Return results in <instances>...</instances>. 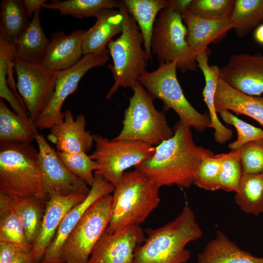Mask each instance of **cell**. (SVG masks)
Masks as SVG:
<instances>
[{"instance_id":"cell-14","label":"cell","mask_w":263,"mask_h":263,"mask_svg":"<svg viewBox=\"0 0 263 263\" xmlns=\"http://www.w3.org/2000/svg\"><path fill=\"white\" fill-rule=\"evenodd\" d=\"M145 238L139 225H130L111 234L105 231L94 248L88 263H134L135 249Z\"/></svg>"},{"instance_id":"cell-23","label":"cell","mask_w":263,"mask_h":263,"mask_svg":"<svg viewBox=\"0 0 263 263\" xmlns=\"http://www.w3.org/2000/svg\"><path fill=\"white\" fill-rule=\"evenodd\" d=\"M44 200L24 199L0 194V213L11 210L18 215L27 242L33 246L39 233L45 211Z\"/></svg>"},{"instance_id":"cell-24","label":"cell","mask_w":263,"mask_h":263,"mask_svg":"<svg viewBox=\"0 0 263 263\" xmlns=\"http://www.w3.org/2000/svg\"><path fill=\"white\" fill-rule=\"evenodd\" d=\"M209 49L195 56L197 66L203 72L205 86L203 91L204 100L209 112L211 122L208 128L214 130V136L216 141L224 144L232 137L233 131L226 128L219 120L216 112L214 98L217 83L220 79V68L216 65L209 66L208 63Z\"/></svg>"},{"instance_id":"cell-42","label":"cell","mask_w":263,"mask_h":263,"mask_svg":"<svg viewBox=\"0 0 263 263\" xmlns=\"http://www.w3.org/2000/svg\"><path fill=\"white\" fill-rule=\"evenodd\" d=\"M191 1L192 0H169L168 7L181 15L183 17Z\"/></svg>"},{"instance_id":"cell-43","label":"cell","mask_w":263,"mask_h":263,"mask_svg":"<svg viewBox=\"0 0 263 263\" xmlns=\"http://www.w3.org/2000/svg\"><path fill=\"white\" fill-rule=\"evenodd\" d=\"M47 1L46 0H23V3L29 17L32 18L33 14L37 9L42 8Z\"/></svg>"},{"instance_id":"cell-5","label":"cell","mask_w":263,"mask_h":263,"mask_svg":"<svg viewBox=\"0 0 263 263\" xmlns=\"http://www.w3.org/2000/svg\"><path fill=\"white\" fill-rule=\"evenodd\" d=\"M118 9L123 16V28L120 36L107 45L113 61L108 67L114 79L106 95L107 99L112 98L121 87L133 91L139 77L146 71L148 61L143 35L122 0L119 1Z\"/></svg>"},{"instance_id":"cell-41","label":"cell","mask_w":263,"mask_h":263,"mask_svg":"<svg viewBox=\"0 0 263 263\" xmlns=\"http://www.w3.org/2000/svg\"><path fill=\"white\" fill-rule=\"evenodd\" d=\"M21 251H25L18 245L0 242V263H13L18 254Z\"/></svg>"},{"instance_id":"cell-1","label":"cell","mask_w":263,"mask_h":263,"mask_svg":"<svg viewBox=\"0 0 263 263\" xmlns=\"http://www.w3.org/2000/svg\"><path fill=\"white\" fill-rule=\"evenodd\" d=\"M173 131L172 137L155 147L151 158L135 168L159 188L173 185L189 188L194 184L202 161L214 154L210 150L197 146L190 128L180 121L175 123Z\"/></svg>"},{"instance_id":"cell-10","label":"cell","mask_w":263,"mask_h":263,"mask_svg":"<svg viewBox=\"0 0 263 263\" xmlns=\"http://www.w3.org/2000/svg\"><path fill=\"white\" fill-rule=\"evenodd\" d=\"M94 135L95 150L90 155L98 166L94 174L101 175L114 186L120 181L125 171L151 158L155 147L137 141L110 140Z\"/></svg>"},{"instance_id":"cell-13","label":"cell","mask_w":263,"mask_h":263,"mask_svg":"<svg viewBox=\"0 0 263 263\" xmlns=\"http://www.w3.org/2000/svg\"><path fill=\"white\" fill-rule=\"evenodd\" d=\"M35 141L38 148L39 172L46 198L54 193L61 195L75 193L87 195L90 191L87 184L68 169L57 151L42 134L38 133Z\"/></svg>"},{"instance_id":"cell-38","label":"cell","mask_w":263,"mask_h":263,"mask_svg":"<svg viewBox=\"0 0 263 263\" xmlns=\"http://www.w3.org/2000/svg\"><path fill=\"white\" fill-rule=\"evenodd\" d=\"M234 0H192L188 10L198 18L217 19L230 17Z\"/></svg>"},{"instance_id":"cell-15","label":"cell","mask_w":263,"mask_h":263,"mask_svg":"<svg viewBox=\"0 0 263 263\" xmlns=\"http://www.w3.org/2000/svg\"><path fill=\"white\" fill-rule=\"evenodd\" d=\"M219 77L243 94L260 96L263 94V55L231 56L227 64L220 68Z\"/></svg>"},{"instance_id":"cell-9","label":"cell","mask_w":263,"mask_h":263,"mask_svg":"<svg viewBox=\"0 0 263 263\" xmlns=\"http://www.w3.org/2000/svg\"><path fill=\"white\" fill-rule=\"evenodd\" d=\"M112 206V195L108 194L87 209L65 240L61 256L63 263H88L110 224Z\"/></svg>"},{"instance_id":"cell-16","label":"cell","mask_w":263,"mask_h":263,"mask_svg":"<svg viewBox=\"0 0 263 263\" xmlns=\"http://www.w3.org/2000/svg\"><path fill=\"white\" fill-rule=\"evenodd\" d=\"M94 174V180L85 199L65 215L40 263H63L61 256L65 240L87 209L97 200L113 192L114 186L101 175Z\"/></svg>"},{"instance_id":"cell-35","label":"cell","mask_w":263,"mask_h":263,"mask_svg":"<svg viewBox=\"0 0 263 263\" xmlns=\"http://www.w3.org/2000/svg\"><path fill=\"white\" fill-rule=\"evenodd\" d=\"M0 242L18 245L25 251L32 250V246L27 241L20 220L13 210L0 213Z\"/></svg>"},{"instance_id":"cell-18","label":"cell","mask_w":263,"mask_h":263,"mask_svg":"<svg viewBox=\"0 0 263 263\" xmlns=\"http://www.w3.org/2000/svg\"><path fill=\"white\" fill-rule=\"evenodd\" d=\"M85 31L75 30L68 35L60 31L53 33L38 64L51 73L62 71L75 65L83 57L82 43Z\"/></svg>"},{"instance_id":"cell-17","label":"cell","mask_w":263,"mask_h":263,"mask_svg":"<svg viewBox=\"0 0 263 263\" xmlns=\"http://www.w3.org/2000/svg\"><path fill=\"white\" fill-rule=\"evenodd\" d=\"M87 195L75 193L61 195L54 193L49 195L39 233L30 252L33 263H41L65 215L74 207L83 201Z\"/></svg>"},{"instance_id":"cell-37","label":"cell","mask_w":263,"mask_h":263,"mask_svg":"<svg viewBox=\"0 0 263 263\" xmlns=\"http://www.w3.org/2000/svg\"><path fill=\"white\" fill-rule=\"evenodd\" d=\"M223 153L205 158L198 169L194 185L208 191L220 189L219 177Z\"/></svg>"},{"instance_id":"cell-45","label":"cell","mask_w":263,"mask_h":263,"mask_svg":"<svg viewBox=\"0 0 263 263\" xmlns=\"http://www.w3.org/2000/svg\"><path fill=\"white\" fill-rule=\"evenodd\" d=\"M254 37L256 41L263 45V24L258 26L254 31Z\"/></svg>"},{"instance_id":"cell-2","label":"cell","mask_w":263,"mask_h":263,"mask_svg":"<svg viewBox=\"0 0 263 263\" xmlns=\"http://www.w3.org/2000/svg\"><path fill=\"white\" fill-rule=\"evenodd\" d=\"M145 231L147 237L135 248L134 263H187L190 252L186 246L203 234L194 212L188 205L173 220Z\"/></svg>"},{"instance_id":"cell-26","label":"cell","mask_w":263,"mask_h":263,"mask_svg":"<svg viewBox=\"0 0 263 263\" xmlns=\"http://www.w3.org/2000/svg\"><path fill=\"white\" fill-rule=\"evenodd\" d=\"M197 263H263L257 257L242 250L222 231L217 230L197 256Z\"/></svg>"},{"instance_id":"cell-22","label":"cell","mask_w":263,"mask_h":263,"mask_svg":"<svg viewBox=\"0 0 263 263\" xmlns=\"http://www.w3.org/2000/svg\"><path fill=\"white\" fill-rule=\"evenodd\" d=\"M217 113L224 110L236 115L250 117L263 126V97L243 94L221 79L217 83L214 98Z\"/></svg>"},{"instance_id":"cell-6","label":"cell","mask_w":263,"mask_h":263,"mask_svg":"<svg viewBox=\"0 0 263 263\" xmlns=\"http://www.w3.org/2000/svg\"><path fill=\"white\" fill-rule=\"evenodd\" d=\"M125 111L123 128L113 140L141 141L157 146L173 135L162 112L153 104L154 98L138 81Z\"/></svg>"},{"instance_id":"cell-40","label":"cell","mask_w":263,"mask_h":263,"mask_svg":"<svg viewBox=\"0 0 263 263\" xmlns=\"http://www.w3.org/2000/svg\"><path fill=\"white\" fill-rule=\"evenodd\" d=\"M240 149L243 174L263 173V138L246 143Z\"/></svg>"},{"instance_id":"cell-31","label":"cell","mask_w":263,"mask_h":263,"mask_svg":"<svg viewBox=\"0 0 263 263\" xmlns=\"http://www.w3.org/2000/svg\"><path fill=\"white\" fill-rule=\"evenodd\" d=\"M235 202L247 214L258 216L263 212V173L243 174Z\"/></svg>"},{"instance_id":"cell-21","label":"cell","mask_w":263,"mask_h":263,"mask_svg":"<svg viewBox=\"0 0 263 263\" xmlns=\"http://www.w3.org/2000/svg\"><path fill=\"white\" fill-rule=\"evenodd\" d=\"M123 28V16L119 9L101 10L96 17L95 23L84 34L82 43L83 56H108V44L113 37L121 34Z\"/></svg>"},{"instance_id":"cell-30","label":"cell","mask_w":263,"mask_h":263,"mask_svg":"<svg viewBox=\"0 0 263 263\" xmlns=\"http://www.w3.org/2000/svg\"><path fill=\"white\" fill-rule=\"evenodd\" d=\"M29 19L23 0H1L0 36L12 43L28 26Z\"/></svg>"},{"instance_id":"cell-32","label":"cell","mask_w":263,"mask_h":263,"mask_svg":"<svg viewBox=\"0 0 263 263\" xmlns=\"http://www.w3.org/2000/svg\"><path fill=\"white\" fill-rule=\"evenodd\" d=\"M42 8L57 10L61 15H70L77 19L95 17L104 9L119 8V1L114 0H63L45 2Z\"/></svg>"},{"instance_id":"cell-34","label":"cell","mask_w":263,"mask_h":263,"mask_svg":"<svg viewBox=\"0 0 263 263\" xmlns=\"http://www.w3.org/2000/svg\"><path fill=\"white\" fill-rule=\"evenodd\" d=\"M243 175L240 149L223 153L219 177L220 189L236 193L239 190Z\"/></svg>"},{"instance_id":"cell-19","label":"cell","mask_w":263,"mask_h":263,"mask_svg":"<svg viewBox=\"0 0 263 263\" xmlns=\"http://www.w3.org/2000/svg\"><path fill=\"white\" fill-rule=\"evenodd\" d=\"M63 121L51 129L48 139L56 145L57 152L86 153L94 142V135L85 129V116L80 114L74 119L69 109L63 112Z\"/></svg>"},{"instance_id":"cell-29","label":"cell","mask_w":263,"mask_h":263,"mask_svg":"<svg viewBox=\"0 0 263 263\" xmlns=\"http://www.w3.org/2000/svg\"><path fill=\"white\" fill-rule=\"evenodd\" d=\"M10 43L0 36V97L10 104L18 114L28 116L27 110L18 90L13 77L14 62Z\"/></svg>"},{"instance_id":"cell-3","label":"cell","mask_w":263,"mask_h":263,"mask_svg":"<svg viewBox=\"0 0 263 263\" xmlns=\"http://www.w3.org/2000/svg\"><path fill=\"white\" fill-rule=\"evenodd\" d=\"M159 188L136 169L125 172L114 186L112 217L106 232L111 234L144 223L160 202Z\"/></svg>"},{"instance_id":"cell-44","label":"cell","mask_w":263,"mask_h":263,"mask_svg":"<svg viewBox=\"0 0 263 263\" xmlns=\"http://www.w3.org/2000/svg\"><path fill=\"white\" fill-rule=\"evenodd\" d=\"M13 263H33L30 252L21 251L19 252Z\"/></svg>"},{"instance_id":"cell-25","label":"cell","mask_w":263,"mask_h":263,"mask_svg":"<svg viewBox=\"0 0 263 263\" xmlns=\"http://www.w3.org/2000/svg\"><path fill=\"white\" fill-rule=\"evenodd\" d=\"M38 8L33 14L28 26L17 39L10 43L13 58L38 64L50 42L44 34L40 21Z\"/></svg>"},{"instance_id":"cell-28","label":"cell","mask_w":263,"mask_h":263,"mask_svg":"<svg viewBox=\"0 0 263 263\" xmlns=\"http://www.w3.org/2000/svg\"><path fill=\"white\" fill-rule=\"evenodd\" d=\"M35 123L29 116L12 111L4 100H0V142H25L35 140L38 133Z\"/></svg>"},{"instance_id":"cell-20","label":"cell","mask_w":263,"mask_h":263,"mask_svg":"<svg viewBox=\"0 0 263 263\" xmlns=\"http://www.w3.org/2000/svg\"><path fill=\"white\" fill-rule=\"evenodd\" d=\"M187 27V42L195 56L208 50L210 43L218 44L233 28L230 17L207 19L196 17L188 10L183 16Z\"/></svg>"},{"instance_id":"cell-27","label":"cell","mask_w":263,"mask_h":263,"mask_svg":"<svg viewBox=\"0 0 263 263\" xmlns=\"http://www.w3.org/2000/svg\"><path fill=\"white\" fill-rule=\"evenodd\" d=\"M129 14L136 22L144 38L148 60L152 59L150 43L154 24L160 12L169 6L168 0H123Z\"/></svg>"},{"instance_id":"cell-33","label":"cell","mask_w":263,"mask_h":263,"mask_svg":"<svg viewBox=\"0 0 263 263\" xmlns=\"http://www.w3.org/2000/svg\"><path fill=\"white\" fill-rule=\"evenodd\" d=\"M239 38L251 32L263 22V0H236L230 17Z\"/></svg>"},{"instance_id":"cell-4","label":"cell","mask_w":263,"mask_h":263,"mask_svg":"<svg viewBox=\"0 0 263 263\" xmlns=\"http://www.w3.org/2000/svg\"><path fill=\"white\" fill-rule=\"evenodd\" d=\"M0 194L44 200L39 152L30 143L0 142Z\"/></svg>"},{"instance_id":"cell-11","label":"cell","mask_w":263,"mask_h":263,"mask_svg":"<svg viewBox=\"0 0 263 263\" xmlns=\"http://www.w3.org/2000/svg\"><path fill=\"white\" fill-rule=\"evenodd\" d=\"M17 90L35 123L44 111L54 95L56 86L55 73H51L40 65L13 58Z\"/></svg>"},{"instance_id":"cell-36","label":"cell","mask_w":263,"mask_h":263,"mask_svg":"<svg viewBox=\"0 0 263 263\" xmlns=\"http://www.w3.org/2000/svg\"><path fill=\"white\" fill-rule=\"evenodd\" d=\"M68 169L91 187L94 180L93 174L98 169L97 163L86 152L64 153L57 152Z\"/></svg>"},{"instance_id":"cell-12","label":"cell","mask_w":263,"mask_h":263,"mask_svg":"<svg viewBox=\"0 0 263 263\" xmlns=\"http://www.w3.org/2000/svg\"><path fill=\"white\" fill-rule=\"evenodd\" d=\"M107 55H84L72 67L55 73L56 86L53 97L44 111L38 116L35 125L38 129H51L63 120L62 107L66 99L75 92L82 77L90 70L104 66L109 60Z\"/></svg>"},{"instance_id":"cell-7","label":"cell","mask_w":263,"mask_h":263,"mask_svg":"<svg viewBox=\"0 0 263 263\" xmlns=\"http://www.w3.org/2000/svg\"><path fill=\"white\" fill-rule=\"evenodd\" d=\"M176 62L159 66L152 72L146 71L138 81L154 98L161 99L164 109H172L185 126L203 132L210 124L209 115L197 111L188 101L177 77Z\"/></svg>"},{"instance_id":"cell-8","label":"cell","mask_w":263,"mask_h":263,"mask_svg":"<svg viewBox=\"0 0 263 263\" xmlns=\"http://www.w3.org/2000/svg\"><path fill=\"white\" fill-rule=\"evenodd\" d=\"M188 30L182 16L169 7L161 10L155 21L150 48L159 66L176 62L182 73L196 71L195 55L189 46Z\"/></svg>"},{"instance_id":"cell-39","label":"cell","mask_w":263,"mask_h":263,"mask_svg":"<svg viewBox=\"0 0 263 263\" xmlns=\"http://www.w3.org/2000/svg\"><path fill=\"white\" fill-rule=\"evenodd\" d=\"M219 113L223 120L233 126L238 132L237 139L228 145L231 150L239 149L246 143L263 138V130L243 121L229 111L224 110Z\"/></svg>"}]
</instances>
